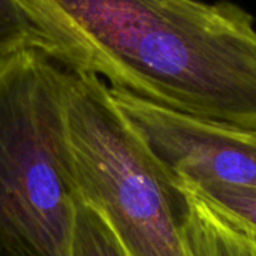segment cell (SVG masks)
I'll return each instance as SVG.
<instances>
[{
    "mask_svg": "<svg viewBox=\"0 0 256 256\" xmlns=\"http://www.w3.org/2000/svg\"><path fill=\"white\" fill-rule=\"evenodd\" d=\"M62 51V64L99 75L162 108L256 130V26L218 0H18Z\"/></svg>",
    "mask_w": 256,
    "mask_h": 256,
    "instance_id": "1",
    "label": "cell"
},
{
    "mask_svg": "<svg viewBox=\"0 0 256 256\" xmlns=\"http://www.w3.org/2000/svg\"><path fill=\"white\" fill-rule=\"evenodd\" d=\"M80 200L63 64L39 50L0 58V256H69Z\"/></svg>",
    "mask_w": 256,
    "mask_h": 256,
    "instance_id": "2",
    "label": "cell"
},
{
    "mask_svg": "<svg viewBox=\"0 0 256 256\" xmlns=\"http://www.w3.org/2000/svg\"><path fill=\"white\" fill-rule=\"evenodd\" d=\"M63 102L80 195L130 256H192L186 194L152 154L96 74L63 66Z\"/></svg>",
    "mask_w": 256,
    "mask_h": 256,
    "instance_id": "3",
    "label": "cell"
},
{
    "mask_svg": "<svg viewBox=\"0 0 256 256\" xmlns=\"http://www.w3.org/2000/svg\"><path fill=\"white\" fill-rule=\"evenodd\" d=\"M110 92L152 154L178 183L256 188V130L202 122L123 88L110 87Z\"/></svg>",
    "mask_w": 256,
    "mask_h": 256,
    "instance_id": "4",
    "label": "cell"
},
{
    "mask_svg": "<svg viewBox=\"0 0 256 256\" xmlns=\"http://www.w3.org/2000/svg\"><path fill=\"white\" fill-rule=\"evenodd\" d=\"M182 186V184H180ZM184 238L192 256H256V236L186 186Z\"/></svg>",
    "mask_w": 256,
    "mask_h": 256,
    "instance_id": "5",
    "label": "cell"
},
{
    "mask_svg": "<svg viewBox=\"0 0 256 256\" xmlns=\"http://www.w3.org/2000/svg\"><path fill=\"white\" fill-rule=\"evenodd\" d=\"M24 50H39L62 64L58 45L30 18L18 0H0V58Z\"/></svg>",
    "mask_w": 256,
    "mask_h": 256,
    "instance_id": "6",
    "label": "cell"
},
{
    "mask_svg": "<svg viewBox=\"0 0 256 256\" xmlns=\"http://www.w3.org/2000/svg\"><path fill=\"white\" fill-rule=\"evenodd\" d=\"M69 256L130 255L102 213L81 198L75 208Z\"/></svg>",
    "mask_w": 256,
    "mask_h": 256,
    "instance_id": "7",
    "label": "cell"
},
{
    "mask_svg": "<svg viewBox=\"0 0 256 256\" xmlns=\"http://www.w3.org/2000/svg\"><path fill=\"white\" fill-rule=\"evenodd\" d=\"M196 192L226 218L256 236V188L218 182L180 183Z\"/></svg>",
    "mask_w": 256,
    "mask_h": 256,
    "instance_id": "8",
    "label": "cell"
}]
</instances>
